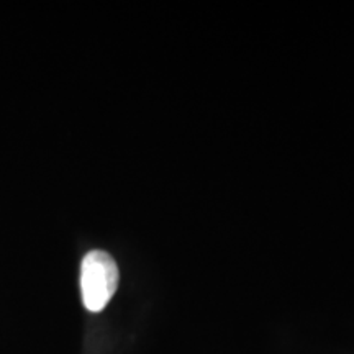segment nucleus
Segmentation results:
<instances>
[{
	"label": "nucleus",
	"mask_w": 354,
	"mask_h": 354,
	"mask_svg": "<svg viewBox=\"0 0 354 354\" xmlns=\"http://www.w3.org/2000/svg\"><path fill=\"white\" fill-rule=\"evenodd\" d=\"M118 266L109 253L94 250L81 264L82 302L88 312H102L118 287Z\"/></svg>",
	"instance_id": "1"
}]
</instances>
